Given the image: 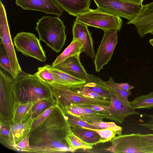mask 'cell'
<instances>
[{
  "label": "cell",
  "mask_w": 153,
  "mask_h": 153,
  "mask_svg": "<svg viewBox=\"0 0 153 153\" xmlns=\"http://www.w3.org/2000/svg\"><path fill=\"white\" fill-rule=\"evenodd\" d=\"M41 80L49 85H57V80L49 69L48 64L38 68L37 71L34 74Z\"/></svg>",
  "instance_id": "obj_28"
},
{
  "label": "cell",
  "mask_w": 153,
  "mask_h": 153,
  "mask_svg": "<svg viewBox=\"0 0 153 153\" xmlns=\"http://www.w3.org/2000/svg\"><path fill=\"white\" fill-rule=\"evenodd\" d=\"M126 24L134 25L141 38L144 37L147 33L153 35V11L147 12L142 9L136 17Z\"/></svg>",
  "instance_id": "obj_16"
},
{
  "label": "cell",
  "mask_w": 153,
  "mask_h": 153,
  "mask_svg": "<svg viewBox=\"0 0 153 153\" xmlns=\"http://www.w3.org/2000/svg\"><path fill=\"white\" fill-rule=\"evenodd\" d=\"M88 79L81 87L71 88L72 90L91 91L102 96L110 98V95L105 82L98 76L87 74Z\"/></svg>",
  "instance_id": "obj_17"
},
{
  "label": "cell",
  "mask_w": 153,
  "mask_h": 153,
  "mask_svg": "<svg viewBox=\"0 0 153 153\" xmlns=\"http://www.w3.org/2000/svg\"><path fill=\"white\" fill-rule=\"evenodd\" d=\"M48 67L51 73L65 84L66 87L70 88L83 86L86 81L78 79L60 70L54 68L52 65L48 64Z\"/></svg>",
  "instance_id": "obj_21"
},
{
  "label": "cell",
  "mask_w": 153,
  "mask_h": 153,
  "mask_svg": "<svg viewBox=\"0 0 153 153\" xmlns=\"http://www.w3.org/2000/svg\"><path fill=\"white\" fill-rule=\"evenodd\" d=\"M14 45L18 51L26 56L31 57L43 62L46 60L45 51L40 40L32 33L22 32L13 38Z\"/></svg>",
  "instance_id": "obj_8"
},
{
  "label": "cell",
  "mask_w": 153,
  "mask_h": 153,
  "mask_svg": "<svg viewBox=\"0 0 153 153\" xmlns=\"http://www.w3.org/2000/svg\"><path fill=\"white\" fill-rule=\"evenodd\" d=\"M15 3L24 10L41 11L58 17L63 12L53 0H16Z\"/></svg>",
  "instance_id": "obj_13"
},
{
  "label": "cell",
  "mask_w": 153,
  "mask_h": 153,
  "mask_svg": "<svg viewBox=\"0 0 153 153\" xmlns=\"http://www.w3.org/2000/svg\"><path fill=\"white\" fill-rule=\"evenodd\" d=\"M65 28L63 22L58 17L48 16L39 19L35 30L39 35L40 41L58 53L65 44Z\"/></svg>",
  "instance_id": "obj_3"
},
{
  "label": "cell",
  "mask_w": 153,
  "mask_h": 153,
  "mask_svg": "<svg viewBox=\"0 0 153 153\" xmlns=\"http://www.w3.org/2000/svg\"><path fill=\"white\" fill-rule=\"evenodd\" d=\"M0 66L12 76L10 64L4 45L0 40Z\"/></svg>",
  "instance_id": "obj_31"
},
{
  "label": "cell",
  "mask_w": 153,
  "mask_h": 153,
  "mask_svg": "<svg viewBox=\"0 0 153 153\" xmlns=\"http://www.w3.org/2000/svg\"><path fill=\"white\" fill-rule=\"evenodd\" d=\"M140 143L142 153H153V134H140Z\"/></svg>",
  "instance_id": "obj_30"
},
{
  "label": "cell",
  "mask_w": 153,
  "mask_h": 153,
  "mask_svg": "<svg viewBox=\"0 0 153 153\" xmlns=\"http://www.w3.org/2000/svg\"><path fill=\"white\" fill-rule=\"evenodd\" d=\"M65 140L68 147L74 152L79 149H86L93 148V145L84 142L72 132L66 135Z\"/></svg>",
  "instance_id": "obj_27"
},
{
  "label": "cell",
  "mask_w": 153,
  "mask_h": 153,
  "mask_svg": "<svg viewBox=\"0 0 153 153\" xmlns=\"http://www.w3.org/2000/svg\"><path fill=\"white\" fill-rule=\"evenodd\" d=\"M13 88L15 102H37L54 96L49 85L34 74L23 71L15 79Z\"/></svg>",
  "instance_id": "obj_2"
},
{
  "label": "cell",
  "mask_w": 153,
  "mask_h": 153,
  "mask_svg": "<svg viewBox=\"0 0 153 153\" xmlns=\"http://www.w3.org/2000/svg\"><path fill=\"white\" fill-rule=\"evenodd\" d=\"M71 128L72 132L84 142L93 146L99 144L100 136L95 131L85 127Z\"/></svg>",
  "instance_id": "obj_22"
},
{
  "label": "cell",
  "mask_w": 153,
  "mask_h": 153,
  "mask_svg": "<svg viewBox=\"0 0 153 153\" xmlns=\"http://www.w3.org/2000/svg\"><path fill=\"white\" fill-rule=\"evenodd\" d=\"M94 1L100 10L129 21L134 19L143 9L142 4H138L118 0Z\"/></svg>",
  "instance_id": "obj_7"
},
{
  "label": "cell",
  "mask_w": 153,
  "mask_h": 153,
  "mask_svg": "<svg viewBox=\"0 0 153 153\" xmlns=\"http://www.w3.org/2000/svg\"><path fill=\"white\" fill-rule=\"evenodd\" d=\"M12 120H0V143L6 147L15 151L14 141L11 127Z\"/></svg>",
  "instance_id": "obj_20"
},
{
  "label": "cell",
  "mask_w": 153,
  "mask_h": 153,
  "mask_svg": "<svg viewBox=\"0 0 153 153\" xmlns=\"http://www.w3.org/2000/svg\"><path fill=\"white\" fill-rule=\"evenodd\" d=\"M143 9L147 12L153 11V2L143 5Z\"/></svg>",
  "instance_id": "obj_42"
},
{
  "label": "cell",
  "mask_w": 153,
  "mask_h": 153,
  "mask_svg": "<svg viewBox=\"0 0 153 153\" xmlns=\"http://www.w3.org/2000/svg\"><path fill=\"white\" fill-rule=\"evenodd\" d=\"M30 148L29 134L15 145V151H16L29 152Z\"/></svg>",
  "instance_id": "obj_36"
},
{
  "label": "cell",
  "mask_w": 153,
  "mask_h": 153,
  "mask_svg": "<svg viewBox=\"0 0 153 153\" xmlns=\"http://www.w3.org/2000/svg\"><path fill=\"white\" fill-rule=\"evenodd\" d=\"M57 105V104L52 106L37 117L33 119L31 129L36 127L43 122L51 114Z\"/></svg>",
  "instance_id": "obj_35"
},
{
  "label": "cell",
  "mask_w": 153,
  "mask_h": 153,
  "mask_svg": "<svg viewBox=\"0 0 153 153\" xmlns=\"http://www.w3.org/2000/svg\"><path fill=\"white\" fill-rule=\"evenodd\" d=\"M0 2V39L8 56L12 76L15 79L22 71L18 62L11 39L5 7L1 0Z\"/></svg>",
  "instance_id": "obj_9"
},
{
  "label": "cell",
  "mask_w": 153,
  "mask_h": 153,
  "mask_svg": "<svg viewBox=\"0 0 153 153\" xmlns=\"http://www.w3.org/2000/svg\"><path fill=\"white\" fill-rule=\"evenodd\" d=\"M149 42L150 44L153 47V38L150 39Z\"/></svg>",
  "instance_id": "obj_44"
},
{
  "label": "cell",
  "mask_w": 153,
  "mask_h": 153,
  "mask_svg": "<svg viewBox=\"0 0 153 153\" xmlns=\"http://www.w3.org/2000/svg\"><path fill=\"white\" fill-rule=\"evenodd\" d=\"M150 118V120L148 122L143 123H140L137 125L147 128L150 130L153 131V115H146Z\"/></svg>",
  "instance_id": "obj_38"
},
{
  "label": "cell",
  "mask_w": 153,
  "mask_h": 153,
  "mask_svg": "<svg viewBox=\"0 0 153 153\" xmlns=\"http://www.w3.org/2000/svg\"><path fill=\"white\" fill-rule=\"evenodd\" d=\"M57 104L56 100L54 96L38 102L32 108L33 119L37 117L52 106Z\"/></svg>",
  "instance_id": "obj_25"
},
{
  "label": "cell",
  "mask_w": 153,
  "mask_h": 153,
  "mask_svg": "<svg viewBox=\"0 0 153 153\" xmlns=\"http://www.w3.org/2000/svg\"><path fill=\"white\" fill-rule=\"evenodd\" d=\"M37 102L16 101L13 109V124L25 122L32 114V107Z\"/></svg>",
  "instance_id": "obj_19"
},
{
  "label": "cell",
  "mask_w": 153,
  "mask_h": 153,
  "mask_svg": "<svg viewBox=\"0 0 153 153\" xmlns=\"http://www.w3.org/2000/svg\"><path fill=\"white\" fill-rule=\"evenodd\" d=\"M130 105L134 110L137 109H151L153 108V91L148 94L136 97L130 102Z\"/></svg>",
  "instance_id": "obj_26"
},
{
  "label": "cell",
  "mask_w": 153,
  "mask_h": 153,
  "mask_svg": "<svg viewBox=\"0 0 153 153\" xmlns=\"http://www.w3.org/2000/svg\"><path fill=\"white\" fill-rule=\"evenodd\" d=\"M73 91L84 96L88 97L100 99L103 100H111L110 98L101 96L93 92L85 91L79 90H74Z\"/></svg>",
  "instance_id": "obj_37"
},
{
  "label": "cell",
  "mask_w": 153,
  "mask_h": 153,
  "mask_svg": "<svg viewBox=\"0 0 153 153\" xmlns=\"http://www.w3.org/2000/svg\"><path fill=\"white\" fill-rule=\"evenodd\" d=\"M119 1L129 2L138 4H142V2L144 0H118Z\"/></svg>",
  "instance_id": "obj_43"
},
{
  "label": "cell",
  "mask_w": 153,
  "mask_h": 153,
  "mask_svg": "<svg viewBox=\"0 0 153 153\" xmlns=\"http://www.w3.org/2000/svg\"><path fill=\"white\" fill-rule=\"evenodd\" d=\"M79 54L69 57L60 63L53 66L78 79L86 81L88 74L82 65Z\"/></svg>",
  "instance_id": "obj_15"
},
{
  "label": "cell",
  "mask_w": 153,
  "mask_h": 153,
  "mask_svg": "<svg viewBox=\"0 0 153 153\" xmlns=\"http://www.w3.org/2000/svg\"><path fill=\"white\" fill-rule=\"evenodd\" d=\"M79 106L80 107L85 113L87 114L98 115L99 113L100 112L87 107L82 106Z\"/></svg>",
  "instance_id": "obj_41"
},
{
  "label": "cell",
  "mask_w": 153,
  "mask_h": 153,
  "mask_svg": "<svg viewBox=\"0 0 153 153\" xmlns=\"http://www.w3.org/2000/svg\"><path fill=\"white\" fill-rule=\"evenodd\" d=\"M72 132L65 113L57 104L43 122L30 130L29 152H74L65 140Z\"/></svg>",
  "instance_id": "obj_1"
},
{
  "label": "cell",
  "mask_w": 153,
  "mask_h": 153,
  "mask_svg": "<svg viewBox=\"0 0 153 153\" xmlns=\"http://www.w3.org/2000/svg\"><path fill=\"white\" fill-rule=\"evenodd\" d=\"M49 85L52 89L57 104L62 110L74 106L96 105L108 106L111 103L110 100L86 97L67 87L57 85Z\"/></svg>",
  "instance_id": "obj_4"
},
{
  "label": "cell",
  "mask_w": 153,
  "mask_h": 153,
  "mask_svg": "<svg viewBox=\"0 0 153 153\" xmlns=\"http://www.w3.org/2000/svg\"><path fill=\"white\" fill-rule=\"evenodd\" d=\"M101 43L95 55L94 63L96 72H99L111 59L117 43L118 31L116 29L104 30Z\"/></svg>",
  "instance_id": "obj_11"
},
{
  "label": "cell",
  "mask_w": 153,
  "mask_h": 153,
  "mask_svg": "<svg viewBox=\"0 0 153 153\" xmlns=\"http://www.w3.org/2000/svg\"><path fill=\"white\" fill-rule=\"evenodd\" d=\"M116 84L120 88L126 91H130L134 88V86L130 85L128 83H117Z\"/></svg>",
  "instance_id": "obj_39"
},
{
  "label": "cell",
  "mask_w": 153,
  "mask_h": 153,
  "mask_svg": "<svg viewBox=\"0 0 153 153\" xmlns=\"http://www.w3.org/2000/svg\"><path fill=\"white\" fill-rule=\"evenodd\" d=\"M107 84L110 95L111 103L106 107L104 111L99 113V116L121 124L127 117L132 115H142L119 99L112 88Z\"/></svg>",
  "instance_id": "obj_10"
},
{
  "label": "cell",
  "mask_w": 153,
  "mask_h": 153,
  "mask_svg": "<svg viewBox=\"0 0 153 153\" xmlns=\"http://www.w3.org/2000/svg\"><path fill=\"white\" fill-rule=\"evenodd\" d=\"M82 106L87 107L100 112L104 111L105 110L106 107L96 105H89Z\"/></svg>",
  "instance_id": "obj_40"
},
{
  "label": "cell",
  "mask_w": 153,
  "mask_h": 153,
  "mask_svg": "<svg viewBox=\"0 0 153 153\" xmlns=\"http://www.w3.org/2000/svg\"><path fill=\"white\" fill-rule=\"evenodd\" d=\"M96 129H111L116 131L118 135L122 134L123 128L113 122H105L102 121H97L92 123H88Z\"/></svg>",
  "instance_id": "obj_34"
},
{
  "label": "cell",
  "mask_w": 153,
  "mask_h": 153,
  "mask_svg": "<svg viewBox=\"0 0 153 153\" xmlns=\"http://www.w3.org/2000/svg\"><path fill=\"white\" fill-rule=\"evenodd\" d=\"M76 21L102 29H121L123 21L120 17L104 12L98 8L89 9L78 16Z\"/></svg>",
  "instance_id": "obj_5"
},
{
  "label": "cell",
  "mask_w": 153,
  "mask_h": 153,
  "mask_svg": "<svg viewBox=\"0 0 153 153\" xmlns=\"http://www.w3.org/2000/svg\"><path fill=\"white\" fill-rule=\"evenodd\" d=\"M140 134L118 135L111 140V145L105 150L117 153H142L140 148Z\"/></svg>",
  "instance_id": "obj_12"
},
{
  "label": "cell",
  "mask_w": 153,
  "mask_h": 153,
  "mask_svg": "<svg viewBox=\"0 0 153 153\" xmlns=\"http://www.w3.org/2000/svg\"><path fill=\"white\" fill-rule=\"evenodd\" d=\"M0 79V120H12L15 102L13 88L15 79L1 67Z\"/></svg>",
  "instance_id": "obj_6"
},
{
  "label": "cell",
  "mask_w": 153,
  "mask_h": 153,
  "mask_svg": "<svg viewBox=\"0 0 153 153\" xmlns=\"http://www.w3.org/2000/svg\"><path fill=\"white\" fill-rule=\"evenodd\" d=\"M89 128L95 131L100 136V138L99 142V143H103L108 141L111 142V140L115 137L116 135L117 134L116 131L111 129Z\"/></svg>",
  "instance_id": "obj_32"
},
{
  "label": "cell",
  "mask_w": 153,
  "mask_h": 153,
  "mask_svg": "<svg viewBox=\"0 0 153 153\" xmlns=\"http://www.w3.org/2000/svg\"><path fill=\"white\" fill-rule=\"evenodd\" d=\"M64 113L71 128L81 127L96 129L79 117L67 113Z\"/></svg>",
  "instance_id": "obj_33"
},
{
  "label": "cell",
  "mask_w": 153,
  "mask_h": 153,
  "mask_svg": "<svg viewBox=\"0 0 153 153\" xmlns=\"http://www.w3.org/2000/svg\"><path fill=\"white\" fill-rule=\"evenodd\" d=\"M85 24L76 21L74 22L72 33L73 38L77 39L82 45L84 52L92 59L95 53L91 33Z\"/></svg>",
  "instance_id": "obj_14"
},
{
  "label": "cell",
  "mask_w": 153,
  "mask_h": 153,
  "mask_svg": "<svg viewBox=\"0 0 153 153\" xmlns=\"http://www.w3.org/2000/svg\"><path fill=\"white\" fill-rule=\"evenodd\" d=\"M105 82L112 88L116 96L119 99L127 105L131 106L130 102L128 99V97L132 95V93L130 91L123 90L118 87L112 77H110L108 81Z\"/></svg>",
  "instance_id": "obj_29"
},
{
  "label": "cell",
  "mask_w": 153,
  "mask_h": 153,
  "mask_svg": "<svg viewBox=\"0 0 153 153\" xmlns=\"http://www.w3.org/2000/svg\"><path fill=\"white\" fill-rule=\"evenodd\" d=\"M70 15L77 17L90 9L91 0H53Z\"/></svg>",
  "instance_id": "obj_18"
},
{
  "label": "cell",
  "mask_w": 153,
  "mask_h": 153,
  "mask_svg": "<svg viewBox=\"0 0 153 153\" xmlns=\"http://www.w3.org/2000/svg\"><path fill=\"white\" fill-rule=\"evenodd\" d=\"M84 52L82 46L77 39L73 38L69 45L60 55L57 56L52 65L55 66L67 58Z\"/></svg>",
  "instance_id": "obj_23"
},
{
  "label": "cell",
  "mask_w": 153,
  "mask_h": 153,
  "mask_svg": "<svg viewBox=\"0 0 153 153\" xmlns=\"http://www.w3.org/2000/svg\"><path fill=\"white\" fill-rule=\"evenodd\" d=\"M33 120L31 114L25 122L12 124L11 131L15 144L21 141L29 133Z\"/></svg>",
  "instance_id": "obj_24"
}]
</instances>
